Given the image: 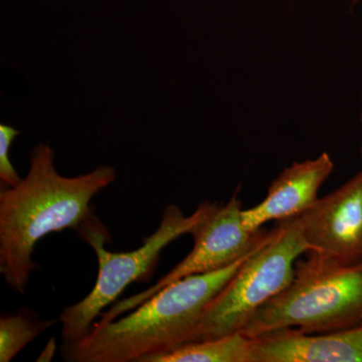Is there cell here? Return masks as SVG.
<instances>
[{"mask_svg":"<svg viewBox=\"0 0 362 362\" xmlns=\"http://www.w3.org/2000/svg\"><path fill=\"white\" fill-rule=\"evenodd\" d=\"M116 177L111 166L65 177L57 171L49 145L33 147L25 177L0 190V273L11 289L25 294L37 268L33 254L39 240L68 228L78 233L94 220L90 202Z\"/></svg>","mask_w":362,"mask_h":362,"instance_id":"cell-1","label":"cell"},{"mask_svg":"<svg viewBox=\"0 0 362 362\" xmlns=\"http://www.w3.org/2000/svg\"><path fill=\"white\" fill-rule=\"evenodd\" d=\"M255 252L226 268L188 276L166 286L123 318L95 322L86 337L64 343V361L151 362L194 342L207 304Z\"/></svg>","mask_w":362,"mask_h":362,"instance_id":"cell-2","label":"cell"},{"mask_svg":"<svg viewBox=\"0 0 362 362\" xmlns=\"http://www.w3.org/2000/svg\"><path fill=\"white\" fill-rule=\"evenodd\" d=\"M362 323V259L345 264L308 251L295 264L294 278L258 309L240 331L255 338L283 328L323 333Z\"/></svg>","mask_w":362,"mask_h":362,"instance_id":"cell-3","label":"cell"},{"mask_svg":"<svg viewBox=\"0 0 362 362\" xmlns=\"http://www.w3.org/2000/svg\"><path fill=\"white\" fill-rule=\"evenodd\" d=\"M211 202L199 204L192 216H187L180 206L169 204L164 209L158 228L143 240L142 246L132 252H112L105 249L110 240L106 226L99 218L83 226L78 237L85 240L98 259L96 284L78 303L66 307L59 315L64 343L78 341L90 332L94 321L131 283L146 280L153 273L162 250L182 235H189L209 211Z\"/></svg>","mask_w":362,"mask_h":362,"instance_id":"cell-4","label":"cell"},{"mask_svg":"<svg viewBox=\"0 0 362 362\" xmlns=\"http://www.w3.org/2000/svg\"><path fill=\"white\" fill-rule=\"evenodd\" d=\"M308 251L297 216L279 221L270 240L207 304L194 342L240 332L255 312L291 284L297 259Z\"/></svg>","mask_w":362,"mask_h":362,"instance_id":"cell-5","label":"cell"},{"mask_svg":"<svg viewBox=\"0 0 362 362\" xmlns=\"http://www.w3.org/2000/svg\"><path fill=\"white\" fill-rule=\"evenodd\" d=\"M242 213L239 190L225 206L211 204L206 216L189 233L194 245L187 258L148 289L115 302L109 310L102 312L98 322H111L126 312L134 310L166 286L188 276L226 268L265 245L273 235L274 228L270 232H247L243 225Z\"/></svg>","mask_w":362,"mask_h":362,"instance_id":"cell-6","label":"cell"},{"mask_svg":"<svg viewBox=\"0 0 362 362\" xmlns=\"http://www.w3.org/2000/svg\"><path fill=\"white\" fill-rule=\"evenodd\" d=\"M310 251L345 264L362 259V171L297 216Z\"/></svg>","mask_w":362,"mask_h":362,"instance_id":"cell-7","label":"cell"},{"mask_svg":"<svg viewBox=\"0 0 362 362\" xmlns=\"http://www.w3.org/2000/svg\"><path fill=\"white\" fill-rule=\"evenodd\" d=\"M252 339L250 362H362V323L323 333L283 328Z\"/></svg>","mask_w":362,"mask_h":362,"instance_id":"cell-8","label":"cell"},{"mask_svg":"<svg viewBox=\"0 0 362 362\" xmlns=\"http://www.w3.org/2000/svg\"><path fill=\"white\" fill-rule=\"evenodd\" d=\"M334 168L329 154L315 159L295 162L285 168L268 188L263 202L243 209V225L250 233H257L272 221L295 218L311 209L318 201L319 188Z\"/></svg>","mask_w":362,"mask_h":362,"instance_id":"cell-9","label":"cell"},{"mask_svg":"<svg viewBox=\"0 0 362 362\" xmlns=\"http://www.w3.org/2000/svg\"><path fill=\"white\" fill-rule=\"evenodd\" d=\"M252 338L237 332L216 339L187 343L151 362H250Z\"/></svg>","mask_w":362,"mask_h":362,"instance_id":"cell-10","label":"cell"},{"mask_svg":"<svg viewBox=\"0 0 362 362\" xmlns=\"http://www.w3.org/2000/svg\"><path fill=\"white\" fill-rule=\"evenodd\" d=\"M58 320H44L20 311L0 319V361L8 362Z\"/></svg>","mask_w":362,"mask_h":362,"instance_id":"cell-11","label":"cell"},{"mask_svg":"<svg viewBox=\"0 0 362 362\" xmlns=\"http://www.w3.org/2000/svg\"><path fill=\"white\" fill-rule=\"evenodd\" d=\"M20 133L21 131L11 126L0 125V180L4 187H16L23 180L9 160V149Z\"/></svg>","mask_w":362,"mask_h":362,"instance_id":"cell-12","label":"cell"},{"mask_svg":"<svg viewBox=\"0 0 362 362\" xmlns=\"http://www.w3.org/2000/svg\"><path fill=\"white\" fill-rule=\"evenodd\" d=\"M57 351V341L56 338H51L49 342L45 345V349L40 352L39 357L37 358V361L39 362H47L51 361L54 358V354Z\"/></svg>","mask_w":362,"mask_h":362,"instance_id":"cell-13","label":"cell"},{"mask_svg":"<svg viewBox=\"0 0 362 362\" xmlns=\"http://www.w3.org/2000/svg\"><path fill=\"white\" fill-rule=\"evenodd\" d=\"M361 126H362V95H361Z\"/></svg>","mask_w":362,"mask_h":362,"instance_id":"cell-14","label":"cell"},{"mask_svg":"<svg viewBox=\"0 0 362 362\" xmlns=\"http://www.w3.org/2000/svg\"><path fill=\"white\" fill-rule=\"evenodd\" d=\"M361 158H362V148H361Z\"/></svg>","mask_w":362,"mask_h":362,"instance_id":"cell-15","label":"cell"},{"mask_svg":"<svg viewBox=\"0 0 362 362\" xmlns=\"http://www.w3.org/2000/svg\"><path fill=\"white\" fill-rule=\"evenodd\" d=\"M354 1H357V0H354Z\"/></svg>","mask_w":362,"mask_h":362,"instance_id":"cell-16","label":"cell"}]
</instances>
